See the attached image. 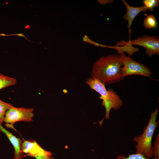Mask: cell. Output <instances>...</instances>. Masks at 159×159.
Here are the masks:
<instances>
[{
  "label": "cell",
  "mask_w": 159,
  "mask_h": 159,
  "mask_svg": "<svg viewBox=\"0 0 159 159\" xmlns=\"http://www.w3.org/2000/svg\"><path fill=\"white\" fill-rule=\"evenodd\" d=\"M120 54H109L102 56L95 62L91 75L105 85L119 82L122 80L121 68L123 64Z\"/></svg>",
  "instance_id": "1"
},
{
  "label": "cell",
  "mask_w": 159,
  "mask_h": 159,
  "mask_svg": "<svg viewBox=\"0 0 159 159\" xmlns=\"http://www.w3.org/2000/svg\"><path fill=\"white\" fill-rule=\"evenodd\" d=\"M86 83L91 89L95 90L100 95V98L102 100L101 104L105 107V114L102 120L97 122L102 125L105 118L109 119L111 110H118L122 106L123 101L113 89H109L107 90L103 83L92 77L88 79Z\"/></svg>",
  "instance_id": "2"
},
{
  "label": "cell",
  "mask_w": 159,
  "mask_h": 159,
  "mask_svg": "<svg viewBox=\"0 0 159 159\" xmlns=\"http://www.w3.org/2000/svg\"><path fill=\"white\" fill-rule=\"evenodd\" d=\"M159 112L156 107L151 113L147 125L144 127L143 133L140 135L134 137L133 141L136 142L135 153L141 154L149 158L153 156V145L152 144V138L156 127L159 125V122L156 121Z\"/></svg>",
  "instance_id": "3"
},
{
  "label": "cell",
  "mask_w": 159,
  "mask_h": 159,
  "mask_svg": "<svg viewBox=\"0 0 159 159\" xmlns=\"http://www.w3.org/2000/svg\"><path fill=\"white\" fill-rule=\"evenodd\" d=\"M121 56V60L123 66L121 70L123 76L139 75L152 78L151 75L153 73L147 66L138 62L129 56H127L123 52L119 53Z\"/></svg>",
  "instance_id": "4"
},
{
  "label": "cell",
  "mask_w": 159,
  "mask_h": 159,
  "mask_svg": "<svg viewBox=\"0 0 159 159\" xmlns=\"http://www.w3.org/2000/svg\"><path fill=\"white\" fill-rule=\"evenodd\" d=\"M34 110L32 108H17L13 106L6 112L4 120L6 126L16 130L14 126L15 123L19 121H32L34 116Z\"/></svg>",
  "instance_id": "5"
},
{
  "label": "cell",
  "mask_w": 159,
  "mask_h": 159,
  "mask_svg": "<svg viewBox=\"0 0 159 159\" xmlns=\"http://www.w3.org/2000/svg\"><path fill=\"white\" fill-rule=\"evenodd\" d=\"M127 42L132 45L143 47L145 54L149 57L159 54V38L158 37L143 35L134 39L130 40Z\"/></svg>",
  "instance_id": "6"
},
{
  "label": "cell",
  "mask_w": 159,
  "mask_h": 159,
  "mask_svg": "<svg viewBox=\"0 0 159 159\" xmlns=\"http://www.w3.org/2000/svg\"><path fill=\"white\" fill-rule=\"evenodd\" d=\"M21 150L23 153L34 157L40 155H52L51 152L43 149L34 140H24L23 141L21 145Z\"/></svg>",
  "instance_id": "7"
},
{
  "label": "cell",
  "mask_w": 159,
  "mask_h": 159,
  "mask_svg": "<svg viewBox=\"0 0 159 159\" xmlns=\"http://www.w3.org/2000/svg\"><path fill=\"white\" fill-rule=\"evenodd\" d=\"M122 1L127 9L126 13L123 15V18L125 21H127V27L130 36L131 32L130 27L134 18L140 12L143 11L145 12L147 10H150V9L145 6L138 7H133L129 5L125 0H122Z\"/></svg>",
  "instance_id": "8"
},
{
  "label": "cell",
  "mask_w": 159,
  "mask_h": 159,
  "mask_svg": "<svg viewBox=\"0 0 159 159\" xmlns=\"http://www.w3.org/2000/svg\"><path fill=\"white\" fill-rule=\"evenodd\" d=\"M0 131L5 134L14 147V151L13 159H22L24 157V153L21 150L22 141L6 130L1 125Z\"/></svg>",
  "instance_id": "9"
},
{
  "label": "cell",
  "mask_w": 159,
  "mask_h": 159,
  "mask_svg": "<svg viewBox=\"0 0 159 159\" xmlns=\"http://www.w3.org/2000/svg\"><path fill=\"white\" fill-rule=\"evenodd\" d=\"M112 49H116L118 54L120 52H126L130 57L139 50L138 48L133 47L124 40L117 42L114 46H113Z\"/></svg>",
  "instance_id": "10"
},
{
  "label": "cell",
  "mask_w": 159,
  "mask_h": 159,
  "mask_svg": "<svg viewBox=\"0 0 159 159\" xmlns=\"http://www.w3.org/2000/svg\"><path fill=\"white\" fill-rule=\"evenodd\" d=\"M145 15L146 17L143 20V25L145 28L147 29L155 28L157 26V22L155 16L153 14Z\"/></svg>",
  "instance_id": "11"
},
{
  "label": "cell",
  "mask_w": 159,
  "mask_h": 159,
  "mask_svg": "<svg viewBox=\"0 0 159 159\" xmlns=\"http://www.w3.org/2000/svg\"><path fill=\"white\" fill-rule=\"evenodd\" d=\"M16 82L15 79L0 73V90L15 85Z\"/></svg>",
  "instance_id": "12"
},
{
  "label": "cell",
  "mask_w": 159,
  "mask_h": 159,
  "mask_svg": "<svg viewBox=\"0 0 159 159\" xmlns=\"http://www.w3.org/2000/svg\"><path fill=\"white\" fill-rule=\"evenodd\" d=\"M13 106L11 104L4 102L0 99V125H2L4 122L6 111Z\"/></svg>",
  "instance_id": "13"
},
{
  "label": "cell",
  "mask_w": 159,
  "mask_h": 159,
  "mask_svg": "<svg viewBox=\"0 0 159 159\" xmlns=\"http://www.w3.org/2000/svg\"><path fill=\"white\" fill-rule=\"evenodd\" d=\"M115 159H159L153 157L152 159L149 158L140 153H135L129 154L127 157L123 154L117 155Z\"/></svg>",
  "instance_id": "14"
},
{
  "label": "cell",
  "mask_w": 159,
  "mask_h": 159,
  "mask_svg": "<svg viewBox=\"0 0 159 159\" xmlns=\"http://www.w3.org/2000/svg\"><path fill=\"white\" fill-rule=\"evenodd\" d=\"M142 2L144 6L149 8L152 11H153L155 7H158L159 5L158 0H144Z\"/></svg>",
  "instance_id": "15"
},
{
  "label": "cell",
  "mask_w": 159,
  "mask_h": 159,
  "mask_svg": "<svg viewBox=\"0 0 159 159\" xmlns=\"http://www.w3.org/2000/svg\"><path fill=\"white\" fill-rule=\"evenodd\" d=\"M153 157L159 158V134L156 136L155 140L153 146Z\"/></svg>",
  "instance_id": "16"
},
{
  "label": "cell",
  "mask_w": 159,
  "mask_h": 159,
  "mask_svg": "<svg viewBox=\"0 0 159 159\" xmlns=\"http://www.w3.org/2000/svg\"><path fill=\"white\" fill-rule=\"evenodd\" d=\"M34 157L36 159H55L52 155H40Z\"/></svg>",
  "instance_id": "17"
},
{
  "label": "cell",
  "mask_w": 159,
  "mask_h": 159,
  "mask_svg": "<svg viewBox=\"0 0 159 159\" xmlns=\"http://www.w3.org/2000/svg\"><path fill=\"white\" fill-rule=\"evenodd\" d=\"M99 2L101 4H107L112 3L113 2V0H105V1H99Z\"/></svg>",
  "instance_id": "18"
},
{
  "label": "cell",
  "mask_w": 159,
  "mask_h": 159,
  "mask_svg": "<svg viewBox=\"0 0 159 159\" xmlns=\"http://www.w3.org/2000/svg\"><path fill=\"white\" fill-rule=\"evenodd\" d=\"M11 35H17L19 37H24L26 38V39H27L25 37V36L22 33H19V34H12L11 35L10 34L9 35H8V36H11Z\"/></svg>",
  "instance_id": "19"
},
{
  "label": "cell",
  "mask_w": 159,
  "mask_h": 159,
  "mask_svg": "<svg viewBox=\"0 0 159 159\" xmlns=\"http://www.w3.org/2000/svg\"><path fill=\"white\" fill-rule=\"evenodd\" d=\"M0 35H1V36H8V35H6V34H0Z\"/></svg>",
  "instance_id": "20"
}]
</instances>
